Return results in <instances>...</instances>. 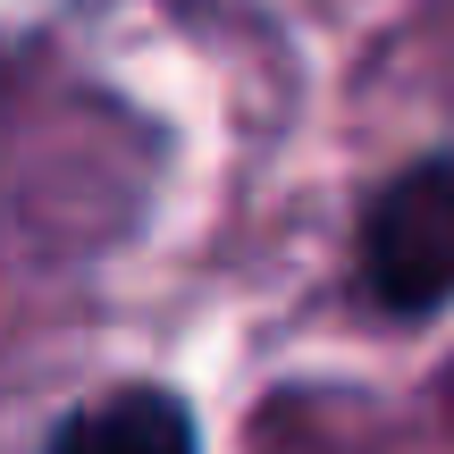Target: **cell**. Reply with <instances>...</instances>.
I'll list each match as a JSON object with an SVG mask.
<instances>
[{"label":"cell","mask_w":454,"mask_h":454,"mask_svg":"<svg viewBox=\"0 0 454 454\" xmlns=\"http://www.w3.org/2000/svg\"><path fill=\"white\" fill-rule=\"evenodd\" d=\"M43 454H202V438L168 387H101L93 404L51 421Z\"/></svg>","instance_id":"7a4b0ae2"},{"label":"cell","mask_w":454,"mask_h":454,"mask_svg":"<svg viewBox=\"0 0 454 454\" xmlns=\"http://www.w3.org/2000/svg\"><path fill=\"white\" fill-rule=\"evenodd\" d=\"M362 294L395 320L454 303V152H429L362 211Z\"/></svg>","instance_id":"6da1fadb"}]
</instances>
